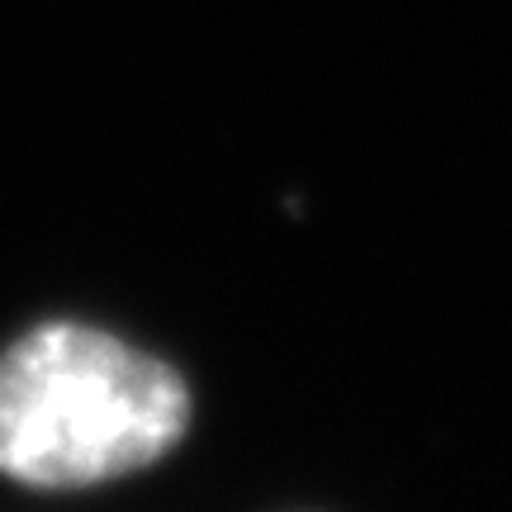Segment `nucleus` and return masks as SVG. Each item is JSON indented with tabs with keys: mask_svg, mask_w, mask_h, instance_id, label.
I'll return each instance as SVG.
<instances>
[{
	"mask_svg": "<svg viewBox=\"0 0 512 512\" xmlns=\"http://www.w3.org/2000/svg\"><path fill=\"white\" fill-rule=\"evenodd\" d=\"M190 389L162 356L91 323H38L0 351V475L86 489L162 460Z\"/></svg>",
	"mask_w": 512,
	"mask_h": 512,
	"instance_id": "obj_1",
	"label": "nucleus"
}]
</instances>
